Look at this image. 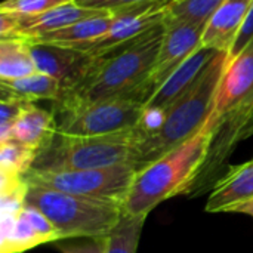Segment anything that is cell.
Returning a JSON list of instances; mask_svg holds the SVG:
<instances>
[{
  "instance_id": "18",
  "label": "cell",
  "mask_w": 253,
  "mask_h": 253,
  "mask_svg": "<svg viewBox=\"0 0 253 253\" xmlns=\"http://www.w3.org/2000/svg\"><path fill=\"white\" fill-rule=\"evenodd\" d=\"M113 24H114L113 13L110 10H105L99 15L86 18L83 21H79L76 24H71L68 27L59 28L56 31L47 33L42 37H37L28 42L52 43V44H59V46L83 49L89 43L105 36L113 27Z\"/></svg>"
},
{
  "instance_id": "12",
  "label": "cell",
  "mask_w": 253,
  "mask_h": 253,
  "mask_svg": "<svg viewBox=\"0 0 253 253\" xmlns=\"http://www.w3.org/2000/svg\"><path fill=\"white\" fill-rule=\"evenodd\" d=\"M28 43L37 71L56 79L65 89V93L82 83L95 61L93 55L77 47L37 42Z\"/></svg>"
},
{
  "instance_id": "5",
  "label": "cell",
  "mask_w": 253,
  "mask_h": 253,
  "mask_svg": "<svg viewBox=\"0 0 253 253\" xmlns=\"http://www.w3.org/2000/svg\"><path fill=\"white\" fill-rule=\"evenodd\" d=\"M139 135L136 129L99 136H67L56 133L49 147L40 151L31 169L84 170L133 165Z\"/></svg>"
},
{
  "instance_id": "28",
  "label": "cell",
  "mask_w": 253,
  "mask_h": 253,
  "mask_svg": "<svg viewBox=\"0 0 253 253\" xmlns=\"http://www.w3.org/2000/svg\"><path fill=\"white\" fill-rule=\"evenodd\" d=\"M144 1H151V0H93L90 3H87V7H96V9H105V10H116L125 6H132V4H138V3H144Z\"/></svg>"
},
{
  "instance_id": "3",
  "label": "cell",
  "mask_w": 253,
  "mask_h": 253,
  "mask_svg": "<svg viewBox=\"0 0 253 253\" xmlns=\"http://www.w3.org/2000/svg\"><path fill=\"white\" fill-rule=\"evenodd\" d=\"M227 64L228 53L221 52L197 82L166 110L163 126L153 135L139 136L133 159L136 172L190 139L208 123Z\"/></svg>"
},
{
  "instance_id": "8",
  "label": "cell",
  "mask_w": 253,
  "mask_h": 253,
  "mask_svg": "<svg viewBox=\"0 0 253 253\" xmlns=\"http://www.w3.org/2000/svg\"><path fill=\"white\" fill-rule=\"evenodd\" d=\"M205 28L203 24L165 22V34L156 64L133 95V101L145 105L154 96L170 74L202 46Z\"/></svg>"
},
{
  "instance_id": "13",
  "label": "cell",
  "mask_w": 253,
  "mask_h": 253,
  "mask_svg": "<svg viewBox=\"0 0 253 253\" xmlns=\"http://www.w3.org/2000/svg\"><path fill=\"white\" fill-rule=\"evenodd\" d=\"M166 13L168 9L150 10L142 13H126V12L113 13L114 24L110 28V31L101 39L84 46L82 50H86L93 56L104 55L119 46H123L126 43L139 39L141 36L151 31L153 28L165 24Z\"/></svg>"
},
{
  "instance_id": "25",
  "label": "cell",
  "mask_w": 253,
  "mask_h": 253,
  "mask_svg": "<svg viewBox=\"0 0 253 253\" xmlns=\"http://www.w3.org/2000/svg\"><path fill=\"white\" fill-rule=\"evenodd\" d=\"M77 0H4L0 4L1 10H9L15 13L34 15L42 13L55 7H59L67 3H74Z\"/></svg>"
},
{
  "instance_id": "14",
  "label": "cell",
  "mask_w": 253,
  "mask_h": 253,
  "mask_svg": "<svg viewBox=\"0 0 253 253\" xmlns=\"http://www.w3.org/2000/svg\"><path fill=\"white\" fill-rule=\"evenodd\" d=\"M252 6L253 0H224L208 21L202 44L230 55Z\"/></svg>"
},
{
  "instance_id": "19",
  "label": "cell",
  "mask_w": 253,
  "mask_h": 253,
  "mask_svg": "<svg viewBox=\"0 0 253 253\" xmlns=\"http://www.w3.org/2000/svg\"><path fill=\"white\" fill-rule=\"evenodd\" d=\"M0 90L3 95H12L28 102L50 101L55 104L65 95V89L56 79L40 71L16 80H0Z\"/></svg>"
},
{
  "instance_id": "11",
  "label": "cell",
  "mask_w": 253,
  "mask_h": 253,
  "mask_svg": "<svg viewBox=\"0 0 253 253\" xmlns=\"http://www.w3.org/2000/svg\"><path fill=\"white\" fill-rule=\"evenodd\" d=\"M0 233V253H24L44 243L64 240L53 224L30 205L16 215L1 216Z\"/></svg>"
},
{
  "instance_id": "6",
  "label": "cell",
  "mask_w": 253,
  "mask_h": 253,
  "mask_svg": "<svg viewBox=\"0 0 253 253\" xmlns=\"http://www.w3.org/2000/svg\"><path fill=\"white\" fill-rule=\"evenodd\" d=\"M135 175L136 168L127 163L105 169L84 170L30 169L25 175V181L30 185H39L82 197L111 202L123 208Z\"/></svg>"
},
{
  "instance_id": "24",
  "label": "cell",
  "mask_w": 253,
  "mask_h": 253,
  "mask_svg": "<svg viewBox=\"0 0 253 253\" xmlns=\"http://www.w3.org/2000/svg\"><path fill=\"white\" fill-rule=\"evenodd\" d=\"M28 101L12 96V95H3L0 101V142H4L9 139L10 129L13 123L18 120V117L22 114V111L28 107Z\"/></svg>"
},
{
  "instance_id": "4",
  "label": "cell",
  "mask_w": 253,
  "mask_h": 253,
  "mask_svg": "<svg viewBox=\"0 0 253 253\" xmlns=\"http://www.w3.org/2000/svg\"><path fill=\"white\" fill-rule=\"evenodd\" d=\"M25 202L39 209L64 240L107 237L123 216V208L117 203L30 184Z\"/></svg>"
},
{
  "instance_id": "9",
  "label": "cell",
  "mask_w": 253,
  "mask_h": 253,
  "mask_svg": "<svg viewBox=\"0 0 253 253\" xmlns=\"http://www.w3.org/2000/svg\"><path fill=\"white\" fill-rule=\"evenodd\" d=\"M228 117L253 120V39L234 56H228L211 122Z\"/></svg>"
},
{
  "instance_id": "2",
  "label": "cell",
  "mask_w": 253,
  "mask_h": 253,
  "mask_svg": "<svg viewBox=\"0 0 253 253\" xmlns=\"http://www.w3.org/2000/svg\"><path fill=\"white\" fill-rule=\"evenodd\" d=\"M211 139L212 126L208 120L190 139L138 170L123 203V212L148 216L162 202L187 194L206 159Z\"/></svg>"
},
{
  "instance_id": "16",
  "label": "cell",
  "mask_w": 253,
  "mask_h": 253,
  "mask_svg": "<svg viewBox=\"0 0 253 253\" xmlns=\"http://www.w3.org/2000/svg\"><path fill=\"white\" fill-rule=\"evenodd\" d=\"M253 199V159L237 166L215 184L206 202V212H230L233 208Z\"/></svg>"
},
{
  "instance_id": "1",
  "label": "cell",
  "mask_w": 253,
  "mask_h": 253,
  "mask_svg": "<svg viewBox=\"0 0 253 253\" xmlns=\"http://www.w3.org/2000/svg\"><path fill=\"white\" fill-rule=\"evenodd\" d=\"M165 34V24L139 39L95 56L93 65L79 86L53 105L89 104L107 99H132L150 76Z\"/></svg>"
},
{
  "instance_id": "29",
  "label": "cell",
  "mask_w": 253,
  "mask_h": 253,
  "mask_svg": "<svg viewBox=\"0 0 253 253\" xmlns=\"http://www.w3.org/2000/svg\"><path fill=\"white\" fill-rule=\"evenodd\" d=\"M230 212H234V213H245V215H249L251 218H253V199L249 202H245L236 208H233Z\"/></svg>"
},
{
  "instance_id": "21",
  "label": "cell",
  "mask_w": 253,
  "mask_h": 253,
  "mask_svg": "<svg viewBox=\"0 0 253 253\" xmlns=\"http://www.w3.org/2000/svg\"><path fill=\"white\" fill-rule=\"evenodd\" d=\"M147 216H132L123 212L120 222L107 236L105 253H136Z\"/></svg>"
},
{
  "instance_id": "15",
  "label": "cell",
  "mask_w": 253,
  "mask_h": 253,
  "mask_svg": "<svg viewBox=\"0 0 253 253\" xmlns=\"http://www.w3.org/2000/svg\"><path fill=\"white\" fill-rule=\"evenodd\" d=\"M219 53L221 50L202 44L170 74V77L162 84V87L145 105L168 110L181 95H184L197 82V79L205 73V70Z\"/></svg>"
},
{
  "instance_id": "27",
  "label": "cell",
  "mask_w": 253,
  "mask_h": 253,
  "mask_svg": "<svg viewBox=\"0 0 253 253\" xmlns=\"http://www.w3.org/2000/svg\"><path fill=\"white\" fill-rule=\"evenodd\" d=\"M253 39V6L252 9H251V12H249V16H248V19H246V24H245V27H243V30H242V33L239 34V37H237V40H236V43H234V46H233V49H231V52H230V58H234L251 40Z\"/></svg>"
},
{
  "instance_id": "7",
  "label": "cell",
  "mask_w": 253,
  "mask_h": 253,
  "mask_svg": "<svg viewBox=\"0 0 253 253\" xmlns=\"http://www.w3.org/2000/svg\"><path fill=\"white\" fill-rule=\"evenodd\" d=\"M142 110V104L123 98L52 107L58 133L67 136H99L133 129Z\"/></svg>"
},
{
  "instance_id": "20",
  "label": "cell",
  "mask_w": 253,
  "mask_h": 253,
  "mask_svg": "<svg viewBox=\"0 0 253 253\" xmlns=\"http://www.w3.org/2000/svg\"><path fill=\"white\" fill-rule=\"evenodd\" d=\"M37 73L30 43L25 39L0 40V80H16Z\"/></svg>"
},
{
  "instance_id": "22",
  "label": "cell",
  "mask_w": 253,
  "mask_h": 253,
  "mask_svg": "<svg viewBox=\"0 0 253 253\" xmlns=\"http://www.w3.org/2000/svg\"><path fill=\"white\" fill-rule=\"evenodd\" d=\"M224 0H175L166 13L165 22H190L206 25Z\"/></svg>"
},
{
  "instance_id": "30",
  "label": "cell",
  "mask_w": 253,
  "mask_h": 253,
  "mask_svg": "<svg viewBox=\"0 0 253 253\" xmlns=\"http://www.w3.org/2000/svg\"><path fill=\"white\" fill-rule=\"evenodd\" d=\"M90 1H93V0H77L76 3H79L80 6H86L87 3H90Z\"/></svg>"
},
{
  "instance_id": "10",
  "label": "cell",
  "mask_w": 253,
  "mask_h": 253,
  "mask_svg": "<svg viewBox=\"0 0 253 253\" xmlns=\"http://www.w3.org/2000/svg\"><path fill=\"white\" fill-rule=\"evenodd\" d=\"M102 12H105V9L80 6L76 1L34 15L15 13L0 9V37L34 40Z\"/></svg>"
},
{
  "instance_id": "23",
  "label": "cell",
  "mask_w": 253,
  "mask_h": 253,
  "mask_svg": "<svg viewBox=\"0 0 253 253\" xmlns=\"http://www.w3.org/2000/svg\"><path fill=\"white\" fill-rule=\"evenodd\" d=\"M37 153L16 141L0 142V173L25 176L33 168Z\"/></svg>"
},
{
  "instance_id": "17",
  "label": "cell",
  "mask_w": 253,
  "mask_h": 253,
  "mask_svg": "<svg viewBox=\"0 0 253 253\" xmlns=\"http://www.w3.org/2000/svg\"><path fill=\"white\" fill-rule=\"evenodd\" d=\"M56 133L58 123L55 113L31 102L13 123L7 141H16L39 154L50 145Z\"/></svg>"
},
{
  "instance_id": "26",
  "label": "cell",
  "mask_w": 253,
  "mask_h": 253,
  "mask_svg": "<svg viewBox=\"0 0 253 253\" xmlns=\"http://www.w3.org/2000/svg\"><path fill=\"white\" fill-rule=\"evenodd\" d=\"M61 253H105L107 237L102 239H68L55 243Z\"/></svg>"
}]
</instances>
